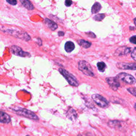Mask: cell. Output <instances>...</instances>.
Instances as JSON below:
<instances>
[{
  "label": "cell",
  "instance_id": "cell-2",
  "mask_svg": "<svg viewBox=\"0 0 136 136\" xmlns=\"http://www.w3.org/2000/svg\"><path fill=\"white\" fill-rule=\"evenodd\" d=\"M59 71L63 77L65 78L68 83L71 86L74 87H78L79 86V83L77 78L69 72H68L63 68H60Z\"/></svg>",
  "mask_w": 136,
  "mask_h": 136
},
{
  "label": "cell",
  "instance_id": "cell-26",
  "mask_svg": "<svg viewBox=\"0 0 136 136\" xmlns=\"http://www.w3.org/2000/svg\"><path fill=\"white\" fill-rule=\"evenodd\" d=\"M86 35H87L89 37H91V38H96V35H95V34L92 32H87L86 33Z\"/></svg>",
  "mask_w": 136,
  "mask_h": 136
},
{
  "label": "cell",
  "instance_id": "cell-20",
  "mask_svg": "<svg viewBox=\"0 0 136 136\" xmlns=\"http://www.w3.org/2000/svg\"><path fill=\"white\" fill-rule=\"evenodd\" d=\"M105 16V15L104 14H96V15H95L94 16V19L95 20H96V21H100L104 19Z\"/></svg>",
  "mask_w": 136,
  "mask_h": 136
},
{
  "label": "cell",
  "instance_id": "cell-18",
  "mask_svg": "<svg viewBox=\"0 0 136 136\" xmlns=\"http://www.w3.org/2000/svg\"><path fill=\"white\" fill-rule=\"evenodd\" d=\"M78 43L80 46H81L82 47L85 48H89L92 45L91 43L88 42V41L83 40V39H80V40H79L78 42Z\"/></svg>",
  "mask_w": 136,
  "mask_h": 136
},
{
  "label": "cell",
  "instance_id": "cell-23",
  "mask_svg": "<svg viewBox=\"0 0 136 136\" xmlns=\"http://www.w3.org/2000/svg\"><path fill=\"white\" fill-rule=\"evenodd\" d=\"M129 41L131 43L134 44H136V35L131 37V38H130Z\"/></svg>",
  "mask_w": 136,
  "mask_h": 136
},
{
  "label": "cell",
  "instance_id": "cell-4",
  "mask_svg": "<svg viewBox=\"0 0 136 136\" xmlns=\"http://www.w3.org/2000/svg\"><path fill=\"white\" fill-rule=\"evenodd\" d=\"M116 77L118 79V80H120L128 84H133L136 82L135 79L133 76L126 72L118 73Z\"/></svg>",
  "mask_w": 136,
  "mask_h": 136
},
{
  "label": "cell",
  "instance_id": "cell-8",
  "mask_svg": "<svg viewBox=\"0 0 136 136\" xmlns=\"http://www.w3.org/2000/svg\"><path fill=\"white\" fill-rule=\"evenodd\" d=\"M106 81L110 87L114 90H117L120 86V82L116 77H107L106 78Z\"/></svg>",
  "mask_w": 136,
  "mask_h": 136
},
{
  "label": "cell",
  "instance_id": "cell-3",
  "mask_svg": "<svg viewBox=\"0 0 136 136\" xmlns=\"http://www.w3.org/2000/svg\"><path fill=\"white\" fill-rule=\"evenodd\" d=\"M78 68L85 75L90 77H94L95 76L91 65L86 61H80L79 62Z\"/></svg>",
  "mask_w": 136,
  "mask_h": 136
},
{
  "label": "cell",
  "instance_id": "cell-13",
  "mask_svg": "<svg viewBox=\"0 0 136 136\" xmlns=\"http://www.w3.org/2000/svg\"><path fill=\"white\" fill-rule=\"evenodd\" d=\"M131 51V48L125 47H122L120 48H118L115 52V54L121 56L123 55H126L129 53Z\"/></svg>",
  "mask_w": 136,
  "mask_h": 136
},
{
  "label": "cell",
  "instance_id": "cell-14",
  "mask_svg": "<svg viewBox=\"0 0 136 136\" xmlns=\"http://www.w3.org/2000/svg\"><path fill=\"white\" fill-rule=\"evenodd\" d=\"M107 124H108V126L112 128L120 129L122 127L121 122L117 120L109 121Z\"/></svg>",
  "mask_w": 136,
  "mask_h": 136
},
{
  "label": "cell",
  "instance_id": "cell-29",
  "mask_svg": "<svg viewBox=\"0 0 136 136\" xmlns=\"http://www.w3.org/2000/svg\"><path fill=\"white\" fill-rule=\"evenodd\" d=\"M134 109L136 110V103H135V104L134 105Z\"/></svg>",
  "mask_w": 136,
  "mask_h": 136
},
{
  "label": "cell",
  "instance_id": "cell-24",
  "mask_svg": "<svg viewBox=\"0 0 136 136\" xmlns=\"http://www.w3.org/2000/svg\"><path fill=\"white\" fill-rule=\"evenodd\" d=\"M7 1L10 4L12 5H15L17 4L16 0H7Z\"/></svg>",
  "mask_w": 136,
  "mask_h": 136
},
{
  "label": "cell",
  "instance_id": "cell-30",
  "mask_svg": "<svg viewBox=\"0 0 136 136\" xmlns=\"http://www.w3.org/2000/svg\"><path fill=\"white\" fill-rule=\"evenodd\" d=\"M26 136H29V135H26Z\"/></svg>",
  "mask_w": 136,
  "mask_h": 136
},
{
  "label": "cell",
  "instance_id": "cell-21",
  "mask_svg": "<svg viewBox=\"0 0 136 136\" xmlns=\"http://www.w3.org/2000/svg\"><path fill=\"white\" fill-rule=\"evenodd\" d=\"M127 90L130 94H131L132 95H133L136 97V88H133V87L129 88L127 89Z\"/></svg>",
  "mask_w": 136,
  "mask_h": 136
},
{
  "label": "cell",
  "instance_id": "cell-9",
  "mask_svg": "<svg viewBox=\"0 0 136 136\" xmlns=\"http://www.w3.org/2000/svg\"><path fill=\"white\" fill-rule=\"evenodd\" d=\"M116 67L121 70H136V63H124L118 62L116 64Z\"/></svg>",
  "mask_w": 136,
  "mask_h": 136
},
{
  "label": "cell",
  "instance_id": "cell-12",
  "mask_svg": "<svg viewBox=\"0 0 136 136\" xmlns=\"http://www.w3.org/2000/svg\"><path fill=\"white\" fill-rule=\"evenodd\" d=\"M45 23L50 30L53 31L56 30L58 28V25L55 22L48 18H46L45 19Z\"/></svg>",
  "mask_w": 136,
  "mask_h": 136
},
{
  "label": "cell",
  "instance_id": "cell-6",
  "mask_svg": "<svg viewBox=\"0 0 136 136\" xmlns=\"http://www.w3.org/2000/svg\"><path fill=\"white\" fill-rule=\"evenodd\" d=\"M5 31L8 32L10 35H12L16 38L22 39V40L25 41H28L31 39L30 37L28 35L26 32L23 31H18L17 30H11V29L6 30Z\"/></svg>",
  "mask_w": 136,
  "mask_h": 136
},
{
  "label": "cell",
  "instance_id": "cell-15",
  "mask_svg": "<svg viewBox=\"0 0 136 136\" xmlns=\"http://www.w3.org/2000/svg\"><path fill=\"white\" fill-rule=\"evenodd\" d=\"M75 48V45L73 42L71 41L67 42L65 44V46H64V48L66 52L67 53H70L72 51L74 50Z\"/></svg>",
  "mask_w": 136,
  "mask_h": 136
},
{
  "label": "cell",
  "instance_id": "cell-25",
  "mask_svg": "<svg viewBox=\"0 0 136 136\" xmlns=\"http://www.w3.org/2000/svg\"><path fill=\"white\" fill-rule=\"evenodd\" d=\"M72 4V1L71 0H65V5L66 7H70Z\"/></svg>",
  "mask_w": 136,
  "mask_h": 136
},
{
  "label": "cell",
  "instance_id": "cell-16",
  "mask_svg": "<svg viewBox=\"0 0 136 136\" xmlns=\"http://www.w3.org/2000/svg\"><path fill=\"white\" fill-rule=\"evenodd\" d=\"M20 1L23 6L28 10H32L34 9L33 5L29 0H20Z\"/></svg>",
  "mask_w": 136,
  "mask_h": 136
},
{
  "label": "cell",
  "instance_id": "cell-27",
  "mask_svg": "<svg viewBox=\"0 0 136 136\" xmlns=\"http://www.w3.org/2000/svg\"><path fill=\"white\" fill-rule=\"evenodd\" d=\"M58 35L59 36H63L64 35V33L63 31H59L58 32Z\"/></svg>",
  "mask_w": 136,
  "mask_h": 136
},
{
  "label": "cell",
  "instance_id": "cell-19",
  "mask_svg": "<svg viewBox=\"0 0 136 136\" xmlns=\"http://www.w3.org/2000/svg\"><path fill=\"white\" fill-rule=\"evenodd\" d=\"M97 66L98 70H99V71L101 72H104L106 67V64L103 62H98L97 64Z\"/></svg>",
  "mask_w": 136,
  "mask_h": 136
},
{
  "label": "cell",
  "instance_id": "cell-22",
  "mask_svg": "<svg viewBox=\"0 0 136 136\" xmlns=\"http://www.w3.org/2000/svg\"><path fill=\"white\" fill-rule=\"evenodd\" d=\"M131 57L134 61H136V47H135L131 53Z\"/></svg>",
  "mask_w": 136,
  "mask_h": 136
},
{
  "label": "cell",
  "instance_id": "cell-31",
  "mask_svg": "<svg viewBox=\"0 0 136 136\" xmlns=\"http://www.w3.org/2000/svg\"><path fill=\"white\" fill-rule=\"evenodd\" d=\"M135 75H136V74H135Z\"/></svg>",
  "mask_w": 136,
  "mask_h": 136
},
{
  "label": "cell",
  "instance_id": "cell-28",
  "mask_svg": "<svg viewBox=\"0 0 136 136\" xmlns=\"http://www.w3.org/2000/svg\"><path fill=\"white\" fill-rule=\"evenodd\" d=\"M133 21H134V25H135V26H136V18L134 19Z\"/></svg>",
  "mask_w": 136,
  "mask_h": 136
},
{
  "label": "cell",
  "instance_id": "cell-10",
  "mask_svg": "<svg viewBox=\"0 0 136 136\" xmlns=\"http://www.w3.org/2000/svg\"><path fill=\"white\" fill-rule=\"evenodd\" d=\"M66 114L67 117L69 119H70V120L71 121H75L77 118L78 115L77 114V112L73 108L69 109V110H67L66 113Z\"/></svg>",
  "mask_w": 136,
  "mask_h": 136
},
{
  "label": "cell",
  "instance_id": "cell-5",
  "mask_svg": "<svg viewBox=\"0 0 136 136\" xmlns=\"http://www.w3.org/2000/svg\"><path fill=\"white\" fill-rule=\"evenodd\" d=\"M92 98L95 103L101 108H106L109 105V101L99 94H94L92 95Z\"/></svg>",
  "mask_w": 136,
  "mask_h": 136
},
{
  "label": "cell",
  "instance_id": "cell-1",
  "mask_svg": "<svg viewBox=\"0 0 136 136\" xmlns=\"http://www.w3.org/2000/svg\"><path fill=\"white\" fill-rule=\"evenodd\" d=\"M11 110H12V111L14 112L16 114L24 116L25 117L28 118L29 119L33 120H39V117L38 116L35 114V113L28 110L27 109L22 108V107H16L15 108L13 107V108H10Z\"/></svg>",
  "mask_w": 136,
  "mask_h": 136
},
{
  "label": "cell",
  "instance_id": "cell-7",
  "mask_svg": "<svg viewBox=\"0 0 136 136\" xmlns=\"http://www.w3.org/2000/svg\"><path fill=\"white\" fill-rule=\"evenodd\" d=\"M11 51L12 53L15 55L20 56V57L24 58H30L31 55L28 52H26L22 50L21 48L19 46L13 45L11 47Z\"/></svg>",
  "mask_w": 136,
  "mask_h": 136
},
{
  "label": "cell",
  "instance_id": "cell-11",
  "mask_svg": "<svg viewBox=\"0 0 136 136\" xmlns=\"http://www.w3.org/2000/svg\"><path fill=\"white\" fill-rule=\"evenodd\" d=\"M0 122L3 123H9L11 122V117L5 112H0Z\"/></svg>",
  "mask_w": 136,
  "mask_h": 136
},
{
  "label": "cell",
  "instance_id": "cell-17",
  "mask_svg": "<svg viewBox=\"0 0 136 136\" xmlns=\"http://www.w3.org/2000/svg\"><path fill=\"white\" fill-rule=\"evenodd\" d=\"M101 6L100 4L98 2H96L93 5L92 8V12L93 14L95 13H97L99 12L100 10H101Z\"/></svg>",
  "mask_w": 136,
  "mask_h": 136
}]
</instances>
